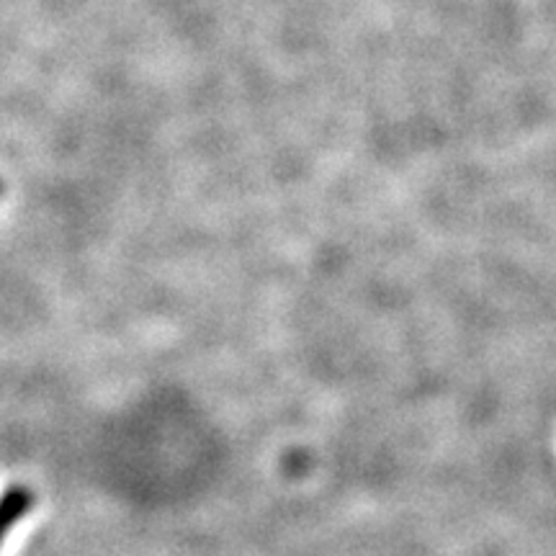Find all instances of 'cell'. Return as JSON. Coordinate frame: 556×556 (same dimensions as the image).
<instances>
[{"label":"cell","instance_id":"7a4b0ae2","mask_svg":"<svg viewBox=\"0 0 556 556\" xmlns=\"http://www.w3.org/2000/svg\"><path fill=\"white\" fill-rule=\"evenodd\" d=\"M0 197H3V180H0Z\"/></svg>","mask_w":556,"mask_h":556},{"label":"cell","instance_id":"6da1fadb","mask_svg":"<svg viewBox=\"0 0 556 556\" xmlns=\"http://www.w3.org/2000/svg\"><path fill=\"white\" fill-rule=\"evenodd\" d=\"M34 507V492L29 486H9L5 495L0 497V544H3L5 533L18 523Z\"/></svg>","mask_w":556,"mask_h":556}]
</instances>
